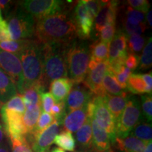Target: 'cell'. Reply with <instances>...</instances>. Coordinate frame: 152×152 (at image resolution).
<instances>
[{
	"mask_svg": "<svg viewBox=\"0 0 152 152\" xmlns=\"http://www.w3.org/2000/svg\"><path fill=\"white\" fill-rule=\"evenodd\" d=\"M35 36L40 45H69L77 37L71 14L66 11L36 20Z\"/></svg>",
	"mask_w": 152,
	"mask_h": 152,
	"instance_id": "obj_1",
	"label": "cell"
},
{
	"mask_svg": "<svg viewBox=\"0 0 152 152\" xmlns=\"http://www.w3.org/2000/svg\"><path fill=\"white\" fill-rule=\"evenodd\" d=\"M68 45H42L43 72L41 85L46 90L55 80L68 77L66 51Z\"/></svg>",
	"mask_w": 152,
	"mask_h": 152,
	"instance_id": "obj_2",
	"label": "cell"
},
{
	"mask_svg": "<svg viewBox=\"0 0 152 152\" xmlns=\"http://www.w3.org/2000/svg\"><path fill=\"white\" fill-rule=\"evenodd\" d=\"M18 57L21 63L23 76V92L36 85H42L43 72L42 45L36 40L29 39L27 45Z\"/></svg>",
	"mask_w": 152,
	"mask_h": 152,
	"instance_id": "obj_3",
	"label": "cell"
},
{
	"mask_svg": "<svg viewBox=\"0 0 152 152\" xmlns=\"http://www.w3.org/2000/svg\"><path fill=\"white\" fill-rule=\"evenodd\" d=\"M68 76L74 85L85 80L90 60V45L82 40H74L68 45L66 51Z\"/></svg>",
	"mask_w": 152,
	"mask_h": 152,
	"instance_id": "obj_4",
	"label": "cell"
},
{
	"mask_svg": "<svg viewBox=\"0 0 152 152\" xmlns=\"http://www.w3.org/2000/svg\"><path fill=\"white\" fill-rule=\"evenodd\" d=\"M6 17L11 40L29 39L35 35V19L17 4Z\"/></svg>",
	"mask_w": 152,
	"mask_h": 152,
	"instance_id": "obj_5",
	"label": "cell"
},
{
	"mask_svg": "<svg viewBox=\"0 0 152 152\" xmlns=\"http://www.w3.org/2000/svg\"><path fill=\"white\" fill-rule=\"evenodd\" d=\"M142 118L141 104L136 96H130L124 111L115 123L116 137L124 138L130 135L131 131Z\"/></svg>",
	"mask_w": 152,
	"mask_h": 152,
	"instance_id": "obj_6",
	"label": "cell"
},
{
	"mask_svg": "<svg viewBox=\"0 0 152 152\" xmlns=\"http://www.w3.org/2000/svg\"><path fill=\"white\" fill-rule=\"evenodd\" d=\"M66 1L59 0H24L16 3L35 20L66 11Z\"/></svg>",
	"mask_w": 152,
	"mask_h": 152,
	"instance_id": "obj_7",
	"label": "cell"
},
{
	"mask_svg": "<svg viewBox=\"0 0 152 152\" xmlns=\"http://www.w3.org/2000/svg\"><path fill=\"white\" fill-rule=\"evenodd\" d=\"M71 16L76 27L77 37L81 40L89 39L94 29L95 18L89 11L85 0L77 1Z\"/></svg>",
	"mask_w": 152,
	"mask_h": 152,
	"instance_id": "obj_8",
	"label": "cell"
},
{
	"mask_svg": "<svg viewBox=\"0 0 152 152\" xmlns=\"http://www.w3.org/2000/svg\"><path fill=\"white\" fill-rule=\"evenodd\" d=\"M0 68L11 77L19 94H22L23 76L21 63L18 57L0 49Z\"/></svg>",
	"mask_w": 152,
	"mask_h": 152,
	"instance_id": "obj_9",
	"label": "cell"
},
{
	"mask_svg": "<svg viewBox=\"0 0 152 152\" xmlns=\"http://www.w3.org/2000/svg\"><path fill=\"white\" fill-rule=\"evenodd\" d=\"M92 102L94 104L92 118L101 128L106 131L112 143L116 137L115 121L106 106L103 96L94 95Z\"/></svg>",
	"mask_w": 152,
	"mask_h": 152,
	"instance_id": "obj_10",
	"label": "cell"
},
{
	"mask_svg": "<svg viewBox=\"0 0 152 152\" xmlns=\"http://www.w3.org/2000/svg\"><path fill=\"white\" fill-rule=\"evenodd\" d=\"M59 130L60 125L54 121L52 125L42 132L27 134L26 137L33 152H49Z\"/></svg>",
	"mask_w": 152,
	"mask_h": 152,
	"instance_id": "obj_11",
	"label": "cell"
},
{
	"mask_svg": "<svg viewBox=\"0 0 152 152\" xmlns=\"http://www.w3.org/2000/svg\"><path fill=\"white\" fill-rule=\"evenodd\" d=\"M0 112L4 123L5 132L10 140H23L26 138V131L23 123V115L4 109L2 106L0 109Z\"/></svg>",
	"mask_w": 152,
	"mask_h": 152,
	"instance_id": "obj_12",
	"label": "cell"
},
{
	"mask_svg": "<svg viewBox=\"0 0 152 152\" xmlns=\"http://www.w3.org/2000/svg\"><path fill=\"white\" fill-rule=\"evenodd\" d=\"M108 68V61L99 63L92 69L89 70L83 86L86 87L94 96H104L106 94L104 90L102 82Z\"/></svg>",
	"mask_w": 152,
	"mask_h": 152,
	"instance_id": "obj_13",
	"label": "cell"
},
{
	"mask_svg": "<svg viewBox=\"0 0 152 152\" xmlns=\"http://www.w3.org/2000/svg\"><path fill=\"white\" fill-rule=\"evenodd\" d=\"M93 96L94 94L85 87L75 85L72 87L65 100L66 113H68L86 106Z\"/></svg>",
	"mask_w": 152,
	"mask_h": 152,
	"instance_id": "obj_14",
	"label": "cell"
},
{
	"mask_svg": "<svg viewBox=\"0 0 152 152\" xmlns=\"http://www.w3.org/2000/svg\"><path fill=\"white\" fill-rule=\"evenodd\" d=\"M118 4L119 1H102V8L94 23L96 31H99L106 25L115 23Z\"/></svg>",
	"mask_w": 152,
	"mask_h": 152,
	"instance_id": "obj_15",
	"label": "cell"
},
{
	"mask_svg": "<svg viewBox=\"0 0 152 152\" xmlns=\"http://www.w3.org/2000/svg\"><path fill=\"white\" fill-rule=\"evenodd\" d=\"M128 36L122 30L115 32V35L109 45L108 61L125 58L128 54Z\"/></svg>",
	"mask_w": 152,
	"mask_h": 152,
	"instance_id": "obj_16",
	"label": "cell"
},
{
	"mask_svg": "<svg viewBox=\"0 0 152 152\" xmlns=\"http://www.w3.org/2000/svg\"><path fill=\"white\" fill-rule=\"evenodd\" d=\"M87 104L83 108L66 114L62 123L64 130L71 133L75 132L85 124L88 118Z\"/></svg>",
	"mask_w": 152,
	"mask_h": 152,
	"instance_id": "obj_17",
	"label": "cell"
},
{
	"mask_svg": "<svg viewBox=\"0 0 152 152\" xmlns=\"http://www.w3.org/2000/svg\"><path fill=\"white\" fill-rule=\"evenodd\" d=\"M91 126L92 131L93 150L95 152H104L111 148V141L106 131L91 118Z\"/></svg>",
	"mask_w": 152,
	"mask_h": 152,
	"instance_id": "obj_18",
	"label": "cell"
},
{
	"mask_svg": "<svg viewBox=\"0 0 152 152\" xmlns=\"http://www.w3.org/2000/svg\"><path fill=\"white\" fill-rule=\"evenodd\" d=\"M147 143L129 135L124 138L115 137L112 144L115 149L123 152H143Z\"/></svg>",
	"mask_w": 152,
	"mask_h": 152,
	"instance_id": "obj_19",
	"label": "cell"
},
{
	"mask_svg": "<svg viewBox=\"0 0 152 152\" xmlns=\"http://www.w3.org/2000/svg\"><path fill=\"white\" fill-rule=\"evenodd\" d=\"M73 85V82L68 77H63L52 81L49 85V91L54 97V102L57 103L65 101Z\"/></svg>",
	"mask_w": 152,
	"mask_h": 152,
	"instance_id": "obj_20",
	"label": "cell"
},
{
	"mask_svg": "<svg viewBox=\"0 0 152 152\" xmlns=\"http://www.w3.org/2000/svg\"><path fill=\"white\" fill-rule=\"evenodd\" d=\"M130 96H113L106 94L103 96L104 103L116 123L124 111Z\"/></svg>",
	"mask_w": 152,
	"mask_h": 152,
	"instance_id": "obj_21",
	"label": "cell"
},
{
	"mask_svg": "<svg viewBox=\"0 0 152 152\" xmlns=\"http://www.w3.org/2000/svg\"><path fill=\"white\" fill-rule=\"evenodd\" d=\"M75 137L80 151H92L93 149V144L91 118H87L85 124L76 132Z\"/></svg>",
	"mask_w": 152,
	"mask_h": 152,
	"instance_id": "obj_22",
	"label": "cell"
},
{
	"mask_svg": "<svg viewBox=\"0 0 152 152\" xmlns=\"http://www.w3.org/2000/svg\"><path fill=\"white\" fill-rule=\"evenodd\" d=\"M41 103L29 106L23 115V123L26 131V135L32 134L35 130L41 113Z\"/></svg>",
	"mask_w": 152,
	"mask_h": 152,
	"instance_id": "obj_23",
	"label": "cell"
},
{
	"mask_svg": "<svg viewBox=\"0 0 152 152\" xmlns=\"http://www.w3.org/2000/svg\"><path fill=\"white\" fill-rule=\"evenodd\" d=\"M16 94L17 90L14 83L0 68V102L5 104Z\"/></svg>",
	"mask_w": 152,
	"mask_h": 152,
	"instance_id": "obj_24",
	"label": "cell"
},
{
	"mask_svg": "<svg viewBox=\"0 0 152 152\" xmlns=\"http://www.w3.org/2000/svg\"><path fill=\"white\" fill-rule=\"evenodd\" d=\"M123 33L128 37L132 35H141L148 27L146 22H140L131 17L125 16L122 20Z\"/></svg>",
	"mask_w": 152,
	"mask_h": 152,
	"instance_id": "obj_25",
	"label": "cell"
},
{
	"mask_svg": "<svg viewBox=\"0 0 152 152\" xmlns=\"http://www.w3.org/2000/svg\"><path fill=\"white\" fill-rule=\"evenodd\" d=\"M104 89L106 92L113 96H128L126 91L123 90L118 83L115 76L107 69L102 82Z\"/></svg>",
	"mask_w": 152,
	"mask_h": 152,
	"instance_id": "obj_26",
	"label": "cell"
},
{
	"mask_svg": "<svg viewBox=\"0 0 152 152\" xmlns=\"http://www.w3.org/2000/svg\"><path fill=\"white\" fill-rule=\"evenodd\" d=\"M109 45L101 40H96L90 45V61H92L96 64L108 61Z\"/></svg>",
	"mask_w": 152,
	"mask_h": 152,
	"instance_id": "obj_27",
	"label": "cell"
},
{
	"mask_svg": "<svg viewBox=\"0 0 152 152\" xmlns=\"http://www.w3.org/2000/svg\"><path fill=\"white\" fill-rule=\"evenodd\" d=\"M44 92L45 90L40 85H36L25 90L23 94H20L25 107L28 108L40 103V94Z\"/></svg>",
	"mask_w": 152,
	"mask_h": 152,
	"instance_id": "obj_28",
	"label": "cell"
},
{
	"mask_svg": "<svg viewBox=\"0 0 152 152\" xmlns=\"http://www.w3.org/2000/svg\"><path fill=\"white\" fill-rule=\"evenodd\" d=\"M56 145L71 152H75L76 148V142L72 133L68 131L63 130L59 134H57L54 140Z\"/></svg>",
	"mask_w": 152,
	"mask_h": 152,
	"instance_id": "obj_29",
	"label": "cell"
},
{
	"mask_svg": "<svg viewBox=\"0 0 152 152\" xmlns=\"http://www.w3.org/2000/svg\"><path fill=\"white\" fill-rule=\"evenodd\" d=\"M130 135L145 142H151L152 140L151 123L140 121L131 131Z\"/></svg>",
	"mask_w": 152,
	"mask_h": 152,
	"instance_id": "obj_30",
	"label": "cell"
},
{
	"mask_svg": "<svg viewBox=\"0 0 152 152\" xmlns=\"http://www.w3.org/2000/svg\"><path fill=\"white\" fill-rule=\"evenodd\" d=\"M146 85L142 79L141 74L132 73L128 80L127 89L131 93L142 94L145 93Z\"/></svg>",
	"mask_w": 152,
	"mask_h": 152,
	"instance_id": "obj_31",
	"label": "cell"
},
{
	"mask_svg": "<svg viewBox=\"0 0 152 152\" xmlns=\"http://www.w3.org/2000/svg\"><path fill=\"white\" fill-rule=\"evenodd\" d=\"M28 41L29 39L0 42V49L5 52L14 54L18 56L27 45Z\"/></svg>",
	"mask_w": 152,
	"mask_h": 152,
	"instance_id": "obj_32",
	"label": "cell"
},
{
	"mask_svg": "<svg viewBox=\"0 0 152 152\" xmlns=\"http://www.w3.org/2000/svg\"><path fill=\"white\" fill-rule=\"evenodd\" d=\"M152 42L151 37L147 42L142 54L140 56V64H139L138 69L139 70H148L152 66Z\"/></svg>",
	"mask_w": 152,
	"mask_h": 152,
	"instance_id": "obj_33",
	"label": "cell"
},
{
	"mask_svg": "<svg viewBox=\"0 0 152 152\" xmlns=\"http://www.w3.org/2000/svg\"><path fill=\"white\" fill-rule=\"evenodd\" d=\"M1 106L4 109L16 112V113L21 114V115H23L24 112L26 111V107H25L23 102L22 96L20 94L15 95Z\"/></svg>",
	"mask_w": 152,
	"mask_h": 152,
	"instance_id": "obj_34",
	"label": "cell"
},
{
	"mask_svg": "<svg viewBox=\"0 0 152 152\" xmlns=\"http://www.w3.org/2000/svg\"><path fill=\"white\" fill-rule=\"evenodd\" d=\"M145 45V39L142 35H132L128 39V49L130 53L138 54Z\"/></svg>",
	"mask_w": 152,
	"mask_h": 152,
	"instance_id": "obj_35",
	"label": "cell"
},
{
	"mask_svg": "<svg viewBox=\"0 0 152 152\" xmlns=\"http://www.w3.org/2000/svg\"><path fill=\"white\" fill-rule=\"evenodd\" d=\"M141 110L142 115L148 123H151L152 120V97L151 94H147L141 97Z\"/></svg>",
	"mask_w": 152,
	"mask_h": 152,
	"instance_id": "obj_36",
	"label": "cell"
},
{
	"mask_svg": "<svg viewBox=\"0 0 152 152\" xmlns=\"http://www.w3.org/2000/svg\"><path fill=\"white\" fill-rule=\"evenodd\" d=\"M115 23L106 25L98 32L99 40L109 45L115 35Z\"/></svg>",
	"mask_w": 152,
	"mask_h": 152,
	"instance_id": "obj_37",
	"label": "cell"
},
{
	"mask_svg": "<svg viewBox=\"0 0 152 152\" xmlns=\"http://www.w3.org/2000/svg\"><path fill=\"white\" fill-rule=\"evenodd\" d=\"M51 113L54 117V121H56L59 125H62L64 118L67 114L66 110L65 101L57 102L54 104L51 110Z\"/></svg>",
	"mask_w": 152,
	"mask_h": 152,
	"instance_id": "obj_38",
	"label": "cell"
},
{
	"mask_svg": "<svg viewBox=\"0 0 152 152\" xmlns=\"http://www.w3.org/2000/svg\"><path fill=\"white\" fill-rule=\"evenodd\" d=\"M54 122V118L52 114L43 112V113H42L41 115H39L37 125H36L35 130L32 134H36V133H39L42 132V131L45 130V129L48 128L49 125H52Z\"/></svg>",
	"mask_w": 152,
	"mask_h": 152,
	"instance_id": "obj_39",
	"label": "cell"
},
{
	"mask_svg": "<svg viewBox=\"0 0 152 152\" xmlns=\"http://www.w3.org/2000/svg\"><path fill=\"white\" fill-rule=\"evenodd\" d=\"M12 152H33L30 144L26 140V137L23 140H14L11 139Z\"/></svg>",
	"mask_w": 152,
	"mask_h": 152,
	"instance_id": "obj_40",
	"label": "cell"
},
{
	"mask_svg": "<svg viewBox=\"0 0 152 152\" xmlns=\"http://www.w3.org/2000/svg\"><path fill=\"white\" fill-rule=\"evenodd\" d=\"M54 99L50 92H44L40 94V103L41 107L44 112L47 113H51L52 106L54 104Z\"/></svg>",
	"mask_w": 152,
	"mask_h": 152,
	"instance_id": "obj_41",
	"label": "cell"
},
{
	"mask_svg": "<svg viewBox=\"0 0 152 152\" xmlns=\"http://www.w3.org/2000/svg\"><path fill=\"white\" fill-rule=\"evenodd\" d=\"M131 74H132V71H130L129 68H128L125 66H123L122 69L115 75L118 83L120 87H121L123 90L127 88V83H128V80Z\"/></svg>",
	"mask_w": 152,
	"mask_h": 152,
	"instance_id": "obj_42",
	"label": "cell"
},
{
	"mask_svg": "<svg viewBox=\"0 0 152 152\" xmlns=\"http://www.w3.org/2000/svg\"><path fill=\"white\" fill-rule=\"evenodd\" d=\"M127 4L131 8L135 9L140 12L147 13L149 10L150 4L147 0H128Z\"/></svg>",
	"mask_w": 152,
	"mask_h": 152,
	"instance_id": "obj_43",
	"label": "cell"
},
{
	"mask_svg": "<svg viewBox=\"0 0 152 152\" xmlns=\"http://www.w3.org/2000/svg\"><path fill=\"white\" fill-rule=\"evenodd\" d=\"M139 64H140V56L138 54L128 52L125 60V66L130 71H133L137 68Z\"/></svg>",
	"mask_w": 152,
	"mask_h": 152,
	"instance_id": "obj_44",
	"label": "cell"
},
{
	"mask_svg": "<svg viewBox=\"0 0 152 152\" xmlns=\"http://www.w3.org/2000/svg\"><path fill=\"white\" fill-rule=\"evenodd\" d=\"M87 9L91 15L95 18L99 12L102 6V1H96V0H85Z\"/></svg>",
	"mask_w": 152,
	"mask_h": 152,
	"instance_id": "obj_45",
	"label": "cell"
},
{
	"mask_svg": "<svg viewBox=\"0 0 152 152\" xmlns=\"http://www.w3.org/2000/svg\"><path fill=\"white\" fill-rule=\"evenodd\" d=\"M126 9H127L126 12H125V16L131 17V18L136 19V20H137L140 22H146L145 16H144V14H143V13L131 8L130 7H127Z\"/></svg>",
	"mask_w": 152,
	"mask_h": 152,
	"instance_id": "obj_46",
	"label": "cell"
},
{
	"mask_svg": "<svg viewBox=\"0 0 152 152\" xmlns=\"http://www.w3.org/2000/svg\"><path fill=\"white\" fill-rule=\"evenodd\" d=\"M142 79L146 85L145 93H147L148 94H151L152 92V74L151 71L147 73L141 74Z\"/></svg>",
	"mask_w": 152,
	"mask_h": 152,
	"instance_id": "obj_47",
	"label": "cell"
},
{
	"mask_svg": "<svg viewBox=\"0 0 152 152\" xmlns=\"http://www.w3.org/2000/svg\"><path fill=\"white\" fill-rule=\"evenodd\" d=\"M12 4L13 1H9V0H0V9H1L4 12L6 16L11 11V5Z\"/></svg>",
	"mask_w": 152,
	"mask_h": 152,
	"instance_id": "obj_48",
	"label": "cell"
},
{
	"mask_svg": "<svg viewBox=\"0 0 152 152\" xmlns=\"http://www.w3.org/2000/svg\"><path fill=\"white\" fill-rule=\"evenodd\" d=\"M151 16H152V11H151V9H150V10H149V11H148L147 14V23H148V24H149L150 28L152 27Z\"/></svg>",
	"mask_w": 152,
	"mask_h": 152,
	"instance_id": "obj_49",
	"label": "cell"
},
{
	"mask_svg": "<svg viewBox=\"0 0 152 152\" xmlns=\"http://www.w3.org/2000/svg\"><path fill=\"white\" fill-rule=\"evenodd\" d=\"M4 139V131L2 125L0 124V145L3 143Z\"/></svg>",
	"mask_w": 152,
	"mask_h": 152,
	"instance_id": "obj_50",
	"label": "cell"
},
{
	"mask_svg": "<svg viewBox=\"0 0 152 152\" xmlns=\"http://www.w3.org/2000/svg\"><path fill=\"white\" fill-rule=\"evenodd\" d=\"M0 152H9V147L6 143H2L0 145Z\"/></svg>",
	"mask_w": 152,
	"mask_h": 152,
	"instance_id": "obj_51",
	"label": "cell"
},
{
	"mask_svg": "<svg viewBox=\"0 0 152 152\" xmlns=\"http://www.w3.org/2000/svg\"><path fill=\"white\" fill-rule=\"evenodd\" d=\"M143 152H152V142H149L147 144L145 149H144Z\"/></svg>",
	"mask_w": 152,
	"mask_h": 152,
	"instance_id": "obj_52",
	"label": "cell"
},
{
	"mask_svg": "<svg viewBox=\"0 0 152 152\" xmlns=\"http://www.w3.org/2000/svg\"><path fill=\"white\" fill-rule=\"evenodd\" d=\"M49 152H65L64 150H63L61 149V148H58V147H54L52 151Z\"/></svg>",
	"mask_w": 152,
	"mask_h": 152,
	"instance_id": "obj_53",
	"label": "cell"
},
{
	"mask_svg": "<svg viewBox=\"0 0 152 152\" xmlns=\"http://www.w3.org/2000/svg\"><path fill=\"white\" fill-rule=\"evenodd\" d=\"M4 19L2 18V16H1V9H0V22L2 21Z\"/></svg>",
	"mask_w": 152,
	"mask_h": 152,
	"instance_id": "obj_54",
	"label": "cell"
},
{
	"mask_svg": "<svg viewBox=\"0 0 152 152\" xmlns=\"http://www.w3.org/2000/svg\"><path fill=\"white\" fill-rule=\"evenodd\" d=\"M104 152H114V151H113V150L111 149V148H110V149H109L108 150H106V151H104Z\"/></svg>",
	"mask_w": 152,
	"mask_h": 152,
	"instance_id": "obj_55",
	"label": "cell"
},
{
	"mask_svg": "<svg viewBox=\"0 0 152 152\" xmlns=\"http://www.w3.org/2000/svg\"><path fill=\"white\" fill-rule=\"evenodd\" d=\"M76 152H95L94 150H92V151H77Z\"/></svg>",
	"mask_w": 152,
	"mask_h": 152,
	"instance_id": "obj_56",
	"label": "cell"
},
{
	"mask_svg": "<svg viewBox=\"0 0 152 152\" xmlns=\"http://www.w3.org/2000/svg\"><path fill=\"white\" fill-rule=\"evenodd\" d=\"M1 104L2 103H1V102H0V109H1Z\"/></svg>",
	"mask_w": 152,
	"mask_h": 152,
	"instance_id": "obj_57",
	"label": "cell"
}]
</instances>
